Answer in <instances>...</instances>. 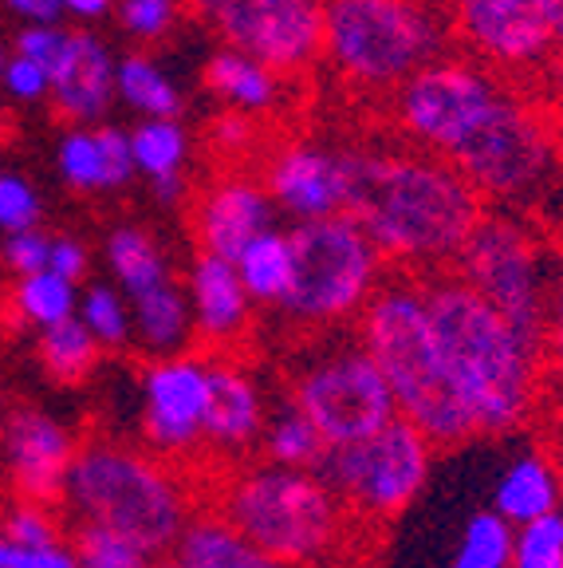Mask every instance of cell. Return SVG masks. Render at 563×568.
Wrapping results in <instances>:
<instances>
[{
    "mask_svg": "<svg viewBox=\"0 0 563 568\" xmlns=\"http://www.w3.org/2000/svg\"><path fill=\"white\" fill-rule=\"evenodd\" d=\"M347 217L379 248L387 268L410 276L449 273L489 202L430 151L395 139L344 146Z\"/></svg>",
    "mask_w": 563,
    "mask_h": 568,
    "instance_id": "1",
    "label": "cell"
},
{
    "mask_svg": "<svg viewBox=\"0 0 563 568\" xmlns=\"http://www.w3.org/2000/svg\"><path fill=\"white\" fill-rule=\"evenodd\" d=\"M449 383L473 438H504L529 426L544 383V355L484 304L458 273L422 276Z\"/></svg>",
    "mask_w": 563,
    "mask_h": 568,
    "instance_id": "2",
    "label": "cell"
},
{
    "mask_svg": "<svg viewBox=\"0 0 563 568\" xmlns=\"http://www.w3.org/2000/svg\"><path fill=\"white\" fill-rule=\"evenodd\" d=\"M197 509L202 501L182 466L123 438H83L60 501L68 525L111 529L154 560L174 552Z\"/></svg>",
    "mask_w": 563,
    "mask_h": 568,
    "instance_id": "3",
    "label": "cell"
},
{
    "mask_svg": "<svg viewBox=\"0 0 563 568\" xmlns=\"http://www.w3.org/2000/svg\"><path fill=\"white\" fill-rule=\"evenodd\" d=\"M327 48L335 88L362 119L387 123L395 91L414 71L441 60L446 36H453V12L438 0H331L324 9Z\"/></svg>",
    "mask_w": 563,
    "mask_h": 568,
    "instance_id": "4",
    "label": "cell"
},
{
    "mask_svg": "<svg viewBox=\"0 0 563 568\" xmlns=\"http://www.w3.org/2000/svg\"><path fill=\"white\" fill-rule=\"evenodd\" d=\"M209 501L256 549L288 568L335 565L355 529V517L319 474L284 470L265 458L221 470Z\"/></svg>",
    "mask_w": 563,
    "mask_h": 568,
    "instance_id": "5",
    "label": "cell"
},
{
    "mask_svg": "<svg viewBox=\"0 0 563 568\" xmlns=\"http://www.w3.org/2000/svg\"><path fill=\"white\" fill-rule=\"evenodd\" d=\"M355 339L387 379L398 418L414 423L438 450L473 438V426L453 395L446 359H441L422 276L387 273L355 324Z\"/></svg>",
    "mask_w": 563,
    "mask_h": 568,
    "instance_id": "6",
    "label": "cell"
},
{
    "mask_svg": "<svg viewBox=\"0 0 563 568\" xmlns=\"http://www.w3.org/2000/svg\"><path fill=\"white\" fill-rule=\"evenodd\" d=\"M288 245L291 284L276 308L284 324L299 336H331L344 324H359L362 308L390 273L367 233L339 213L296 225Z\"/></svg>",
    "mask_w": 563,
    "mask_h": 568,
    "instance_id": "7",
    "label": "cell"
},
{
    "mask_svg": "<svg viewBox=\"0 0 563 568\" xmlns=\"http://www.w3.org/2000/svg\"><path fill=\"white\" fill-rule=\"evenodd\" d=\"M453 44L504 95L563 115V55L536 0H453Z\"/></svg>",
    "mask_w": 563,
    "mask_h": 568,
    "instance_id": "8",
    "label": "cell"
},
{
    "mask_svg": "<svg viewBox=\"0 0 563 568\" xmlns=\"http://www.w3.org/2000/svg\"><path fill=\"white\" fill-rule=\"evenodd\" d=\"M284 399L311 418L327 450L370 438L398 418L395 395L355 336L311 344L291 359L284 375Z\"/></svg>",
    "mask_w": 563,
    "mask_h": 568,
    "instance_id": "9",
    "label": "cell"
},
{
    "mask_svg": "<svg viewBox=\"0 0 563 568\" xmlns=\"http://www.w3.org/2000/svg\"><path fill=\"white\" fill-rule=\"evenodd\" d=\"M560 268L563 261L540 241V233L529 222L489 210L449 273H458L532 347H540L544 344L547 296H552ZM540 355H544V347H540Z\"/></svg>",
    "mask_w": 563,
    "mask_h": 568,
    "instance_id": "10",
    "label": "cell"
},
{
    "mask_svg": "<svg viewBox=\"0 0 563 568\" xmlns=\"http://www.w3.org/2000/svg\"><path fill=\"white\" fill-rule=\"evenodd\" d=\"M560 131L563 115L501 91L446 162L484 202H529L555 170Z\"/></svg>",
    "mask_w": 563,
    "mask_h": 568,
    "instance_id": "11",
    "label": "cell"
},
{
    "mask_svg": "<svg viewBox=\"0 0 563 568\" xmlns=\"http://www.w3.org/2000/svg\"><path fill=\"white\" fill-rule=\"evenodd\" d=\"M433 454L438 446L414 423L395 418L370 438L327 450L316 474L331 486L355 521L382 525L422 497L433 474Z\"/></svg>",
    "mask_w": 563,
    "mask_h": 568,
    "instance_id": "12",
    "label": "cell"
},
{
    "mask_svg": "<svg viewBox=\"0 0 563 568\" xmlns=\"http://www.w3.org/2000/svg\"><path fill=\"white\" fill-rule=\"evenodd\" d=\"M194 12L229 40L233 52L268 68L276 80L316 88L327 48L319 0H194Z\"/></svg>",
    "mask_w": 563,
    "mask_h": 568,
    "instance_id": "13",
    "label": "cell"
},
{
    "mask_svg": "<svg viewBox=\"0 0 563 568\" xmlns=\"http://www.w3.org/2000/svg\"><path fill=\"white\" fill-rule=\"evenodd\" d=\"M497 95L501 88L484 71H477L461 55H441L395 91L382 131L418 151L449 159L484 119V111L497 103Z\"/></svg>",
    "mask_w": 563,
    "mask_h": 568,
    "instance_id": "14",
    "label": "cell"
},
{
    "mask_svg": "<svg viewBox=\"0 0 563 568\" xmlns=\"http://www.w3.org/2000/svg\"><path fill=\"white\" fill-rule=\"evenodd\" d=\"M213 399L209 355L146 359L139 372V446L170 466L205 462V418Z\"/></svg>",
    "mask_w": 563,
    "mask_h": 568,
    "instance_id": "15",
    "label": "cell"
},
{
    "mask_svg": "<svg viewBox=\"0 0 563 568\" xmlns=\"http://www.w3.org/2000/svg\"><path fill=\"white\" fill-rule=\"evenodd\" d=\"M80 446V430L68 418L32 403H17L0 430V489L9 494V501L60 509Z\"/></svg>",
    "mask_w": 563,
    "mask_h": 568,
    "instance_id": "16",
    "label": "cell"
},
{
    "mask_svg": "<svg viewBox=\"0 0 563 568\" xmlns=\"http://www.w3.org/2000/svg\"><path fill=\"white\" fill-rule=\"evenodd\" d=\"M213 372V399L205 418V462L229 470L240 462H253L260 454L273 399L256 372L237 355H217L209 359Z\"/></svg>",
    "mask_w": 563,
    "mask_h": 568,
    "instance_id": "17",
    "label": "cell"
},
{
    "mask_svg": "<svg viewBox=\"0 0 563 568\" xmlns=\"http://www.w3.org/2000/svg\"><path fill=\"white\" fill-rule=\"evenodd\" d=\"M190 233L197 253L237 261L260 233L273 230V197L256 178L213 174L205 186H190Z\"/></svg>",
    "mask_w": 563,
    "mask_h": 568,
    "instance_id": "18",
    "label": "cell"
},
{
    "mask_svg": "<svg viewBox=\"0 0 563 568\" xmlns=\"http://www.w3.org/2000/svg\"><path fill=\"white\" fill-rule=\"evenodd\" d=\"M185 301L194 316V352L217 359L233 355L253 336V301L233 261L197 253L185 276Z\"/></svg>",
    "mask_w": 563,
    "mask_h": 568,
    "instance_id": "19",
    "label": "cell"
},
{
    "mask_svg": "<svg viewBox=\"0 0 563 568\" xmlns=\"http://www.w3.org/2000/svg\"><path fill=\"white\" fill-rule=\"evenodd\" d=\"M265 190L284 213L304 222H324L347 213V170L344 159L316 142L291 139L265 170Z\"/></svg>",
    "mask_w": 563,
    "mask_h": 568,
    "instance_id": "20",
    "label": "cell"
},
{
    "mask_svg": "<svg viewBox=\"0 0 563 568\" xmlns=\"http://www.w3.org/2000/svg\"><path fill=\"white\" fill-rule=\"evenodd\" d=\"M489 509L504 517L512 529L563 514V462L544 446H529V450L512 454L493 481Z\"/></svg>",
    "mask_w": 563,
    "mask_h": 568,
    "instance_id": "21",
    "label": "cell"
},
{
    "mask_svg": "<svg viewBox=\"0 0 563 568\" xmlns=\"http://www.w3.org/2000/svg\"><path fill=\"white\" fill-rule=\"evenodd\" d=\"M111 88H115V71H111L106 48L99 44L95 36H63V52L52 68L55 115L68 119V123H88V119L106 111Z\"/></svg>",
    "mask_w": 563,
    "mask_h": 568,
    "instance_id": "22",
    "label": "cell"
},
{
    "mask_svg": "<svg viewBox=\"0 0 563 568\" xmlns=\"http://www.w3.org/2000/svg\"><path fill=\"white\" fill-rule=\"evenodd\" d=\"M170 557L182 568H288L256 549L245 532H237L209 506L197 509L194 521L185 525Z\"/></svg>",
    "mask_w": 563,
    "mask_h": 568,
    "instance_id": "23",
    "label": "cell"
},
{
    "mask_svg": "<svg viewBox=\"0 0 563 568\" xmlns=\"http://www.w3.org/2000/svg\"><path fill=\"white\" fill-rule=\"evenodd\" d=\"M131 324L134 347H142L150 359H170V355L194 352V316H190V301H185L177 284H162L154 293L134 296Z\"/></svg>",
    "mask_w": 563,
    "mask_h": 568,
    "instance_id": "24",
    "label": "cell"
},
{
    "mask_svg": "<svg viewBox=\"0 0 563 568\" xmlns=\"http://www.w3.org/2000/svg\"><path fill=\"white\" fill-rule=\"evenodd\" d=\"M80 312V288L68 284L55 273H35L12 281V288L0 301V316L12 332H48L63 320H71Z\"/></svg>",
    "mask_w": 563,
    "mask_h": 568,
    "instance_id": "25",
    "label": "cell"
},
{
    "mask_svg": "<svg viewBox=\"0 0 563 568\" xmlns=\"http://www.w3.org/2000/svg\"><path fill=\"white\" fill-rule=\"evenodd\" d=\"M205 88L213 95L229 99L237 111H253V115H273L276 106H280V91L288 88L284 80H276L273 71L260 68L256 60L240 52H217L202 71Z\"/></svg>",
    "mask_w": 563,
    "mask_h": 568,
    "instance_id": "26",
    "label": "cell"
},
{
    "mask_svg": "<svg viewBox=\"0 0 563 568\" xmlns=\"http://www.w3.org/2000/svg\"><path fill=\"white\" fill-rule=\"evenodd\" d=\"M327 454V443L319 438V430L311 426V418L304 410H296L288 399L273 403L268 415L265 438H260V458L284 466V470H319V462Z\"/></svg>",
    "mask_w": 563,
    "mask_h": 568,
    "instance_id": "27",
    "label": "cell"
},
{
    "mask_svg": "<svg viewBox=\"0 0 563 568\" xmlns=\"http://www.w3.org/2000/svg\"><path fill=\"white\" fill-rule=\"evenodd\" d=\"M106 265L115 273L119 288L126 296H146L162 284H174L170 281V265L162 257V248L154 245V237L134 225H119L111 237H106Z\"/></svg>",
    "mask_w": 563,
    "mask_h": 568,
    "instance_id": "28",
    "label": "cell"
},
{
    "mask_svg": "<svg viewBox=\"0 0 563 568\" xmlns=\"http://www.w3.org/2000/svg\"><path fill=\"white\" fill-rule=\"evenodd\" d=\"M35 359H40V367H44L52 383L75 387V383L91 379L95 367L103 364V347L83 328L80 316H71L35 336Z\"/></svg>",
    "mask_w": 563,
    "mask_h": 568,
    "instance_id": "29",
    "label": "cell"
},
{
    "mask_svg": "<svg viewBox=\"0 0 563 568\" xmlns=\"http://www.w3.org/2000/svg\"><path fill=\"white\" fill-rule=\"evenodd\" d=\"M233 265H237V276L245 284L248 301L265 304V308H280V301L288 296V284H291L288 233H276V230L260 233Z\"/></svg>",
    "mask_w": 563,
    "mask_h": 568,
    "instance_id": "30",
    "label": "cell"
},
{
    "mask_svg": "<svg viewBox=\"0 0 563 568\" xmlns=\"http://www.w3.org/2000/svg\"><path fill=\"white\" fill-rule=\"evenodd\" d=\"M512 529L493 509H477L465 517L458 532V545L449 552V568H512Z\"/></svg>",
    "mask_w": 563,
    "mask_h": 568,
    "instance_id": "31",
    "label": "cell"
},
{
    "mask_svg": "<svg viewBox=\"0 0 563 568\" xmlns=\"http://www.w3.org/2000/svg\"><path fill=\"white\" fill-rule=\"evenodd\" d=\"M80 324L95 336L103 352H123L134 344V324H131V304L123 301L119 288L111 284H91L80 293Z\"/></svg>",
    "mask_w": 563,
    "mask_h": 568,
    "instance_id": "32",
    "label": "cell"
},
{
    "mask_svg": "<svg viewBox=\"0 0 563 568\" xmlns=\"http://www.w3.org/2000/svg\"><path fill=\"white\" fill-rule=\"evenodd\" d=\"M68 541L80 568H150L154 557L134 541L99 525H68Z\"/></svg>",
    "mask_w": 563,
    "mask_h": 568,
    "instance_id": "33",
    "label": "cell"
},
{
    "mask_svg": "<svg viewBox=\"0 0 563 568\" xmlns=\"http://www.w3.org/2000/svg\"><path fill=\"white\" fill-rule=\"evenodd\" d=\"M115 83L139 111L150 119H174L177 115V91L146 55H126L123 68L115 71Z\"/></svg>",
    "mask_w": 563,
    "mask_h": 568,
    "instance_id": "34",
    "label": "cell"
},
{
    "mask_svg": "<svg viewBox=\"0 0 563 568\" xmlns=\"http://www.w3.org/2000/svg\"><path fill=\"white\" fill-rule=\"evenodd\" d=\"M131 154H134V166L146 170L154 182L182 174V162H185L182 126L170 123V119H150V123H142L131 134Z\"/></svg>",
    "mask_w": 563,
    "mask_h": 568,
    "instance_id": "35",
    "label": "cell"
},
{
    "mask_svg": "<svg viewBox=\"0 0 563 568\" xmlns=\"http://www.w3.org/2000/svg\"><path fill=\"white\" fill-rule=\"evenodd\" d=\"M0 532L17 545H55L68 541V521L55 506L9 501V506H0Z\"/></svg>",
    "mask_w": 563,
    "mask_h": 568,
    "instance_id": "36",
    "label": "cell"
},
{
    "mask_svg": "<svg viewBox=\"0 0 563 568\" xmlns=\"http://www.w3.org/2000/svg\"><path fill=\"white\" fill-rule=\"evenodd\" d=\"M512 568H563V514L520 525L512 541Z\"/></svg>",
    "mask_w": 563,
    "mask_h": 568,
    "instance_id": "37",
    "label": "cell"
},
{
    "mask_svg": "<svg viewBox=\"0 0 563 568\" xmlns=\"http://www.w3.org/2000/svg\"><path fill=\"white\" fill-rule=\"evenodd\" d=\"M60 170L75 190H103V159H99L95 134H68L60 146Z\"/></svg>",
    "mask_w": 563,
    "mask_h": 568,
    "instance_id": "38",
    "label": "cell"
},
{
    "mask_svg": "<svg viewBox=\"0 0 563 568\" xmlns=\"http://www.w3.org/2000/svg\"><path fill=\"white\" fill-rule=\"evenodd\" d=\"M35 222H40V197L32 194V186L17 174H0V230L12 237L35 230Z\"/></svg>",
    "mask_w": 563,
    "mask_h": 568,
    "instance_id": "39",
    "label": "cell"
},
{
    "mask_svg": "<svg viewBox=\"0 0 563 568\" xmlns=\"http://www.w3.org/2000/svg\"><path fill=\"white\" fill-rule=\"evenodd\" d=\"M0 568H80L71 541L55 545H17L0 532Z\"/></svg>",
    "mask_w": 563,
    "mask_h": 568,
    "instance_id": "40",
    "label": "cell"
},
{
    "mask_svg": "<svg viewBox=\"0 0 563 568\" xmlns=\"http://www.w3.org/2000/svg\"><path fill=\"white\" fill-rule=\"evenodd\" d=\"M48 248H52V237H44L40 230H24V233H12L4 237L0 245V257L9 265V273L17 276H35L48 268Z\"/></svg>",
    "mask_w": 563,
    "mask_h": 568,
    "instance_id": "41",
    "label": "cell"
},
{
    "mask_svg": "<svg viewBox=\"0 0 563 568\" xmlns=\"http://www.w3.org/2000/svg\"><path fill=\"white\" fill-rule=\"evenodd\" d=\"M95 146H99V159H103V190H115V186H123V182H131V174H134L131 139L119 134L115 126H99Z\"/></svg>",
    "mask_w": 563,
    "mask_h": 568,
    "instance_id": "42",
    "label": "cell"
},
{
    "mask_svg": "<svg viewBox=\"0 0 563 568\" xmlns=\"http://www.w3.org/2000/svg\"><path fill=\"white\" fill-rule=\"evenodd\" d=\"M544 375H555V383L563 387V268L555 273L552 296H547L544 312Z\"/></svg>",
    "mask_w": 563,
    "mask_h": 568,
    "instance_id": "43",
    "label": "cell"
},
{
    "mask_svg": "<svg viewBox=\"0 0 563 568\" xmlns=\"http://www.w3.org/2000/svg\"><path fill=\"white\" fill-rule=\"evenodd\" d=\"M174 20V4L170 0H123V24L139 36H162Z\"/></svg>",
    "mask_w": 563,
    "mask_h": 568,
    "instance_id": "44",
    "label": "cell"
},
{
    "mask_svg": "<svg viewBox=\"0 0 563 568\" xmlns=\"http://www.w3.org/2000/svg\"><path fill=\"white\" fill-rule=\"evenodd\" d=\"M91 257H88V245L75 237H52V248H48V273L63 276L68 284L80 288V281L88 276Z\"/></svg>",
    "mask_w": 563,
    "mask_h": 568,
    "instance_id": "45",
    "label": "cell"
},
{
    "mask_svg": "<svg viewBox=\"0 0 563 568\" xmlns=\"http://www.w3.org/2000/svg\"><path fill=\"white\" fill-rule=\"evenodd\" d=\"M4 88L12 91L17 99H40L48 88H52V75H48L40 63L24 60V55H17V60H9V68H4Z\"/></svg>",
    "mask_w": 563,
    "mask_h": 568,
    "instance_id": "46",
    "label": "cell"
},
{
    "mask_svg": "<svg viewBox=\"0 0 563 568\" xmlns=\"http://www.w3.org/2000/svg\"><path fill=\"white\" fill-rule=\"evenodd\" d=\"M17 48H20V55H24V60L40 63V68L52 75L55 60H60V52H63V36L52 32V28H24V32H20V40H17Z\"/></svg>",
    "mask_w": 563,
    "mask_h": 568,
    "instance_id": "47",
    "label": "cell"
},
{
    "mask_svg": "<svg viewBox=\"0 0 563 568\" xmlns=\"http://www.w3.org/2000/svg\"><path fill=\"white\" fill-rule=\"evenodd\" d=\"M9 4L17 12H24L28 20H44V24H52L60 17V0H9Z\"/></svg>",
    "mask_w": 563,
    "mask_h": 568,
    "instance_id": "48",
    "label": "cell"
},
{
    "mask_svg": "<svg viewBox=\"0 0 563 568\" xmlns=\"http://www.w3.org/2000/svg\"><path fill=\"white\" fill-rule=\"evenodd\" d=\"M536 4H540V12H544L547 28H552L555 48H560V55H563V0H536Z\"/></svg>",
    "mask_w": 563,
    "mask_h": 568,
    "instance_id": "49",
    "label": "cell"
},
{
    "mask_svg": "<svg viewBox=\"0 0 563 568\" xmlns=\"http://www.w3.org/2000/svg\"><path fill=\"white\" fill-rule=\"evenodd\" d=\"M60 4H68V9L80 12V17H99V12L111 9V0H60Z\"/></svg>",
    "mask_w": 563,
    "mask_h": 568,
    "instance_id": "50",
    "label": "cell"
},
{
    "mask_svg": "<svg viewBox=\"0 0 563 568\" xmlns=\"http://www.w3.org/2000/svg\"><path fill=\"white\" fill-rule=\"evenodd\" d=\"M9 395H4V383H0V430H4V418H9Z\"/></svg>",
    "mask_w": 563,
    "mask_h": 568,
    "instance_id": "51",
    "label": "cell"
},
{
    "mask_svg": "<svg viewBox=\"0 0 563 568\" xmlns=\"http://www.w3.org/2000/svg\"><path fill=\"white\" fill-rule=\"evenodd\" d=\"M150 568H182V565H177L174 557H162V560H154V565H150Z\"/></svg>",
    "mask_w": 563,
    "mask_h": 568,
    "instance_id": "52",
    "label": "cell"
},
{
    "mask_svg": "<svg viewBox=\"0 0 563 568\" xmlns=\"http://www.w3.org/2000/svg\"><path fill=\"white\" fill-rule=\"evenodd\" d=\"M12 123V115H9V111H4V106H0V131H4V126H9Z\"/></svg>",
    "mask_w": 563,
    "mask_h": 568,
    "instance_id": "53",
    "label": "cell"
},
{
    "mask_svg": "<svg viewBox=\"0 0 563 568\" xmlns=\"http://www.w3.org/2000/svg\"><path fill=\"white\" fill-rule=\"evenodd\" d=\"M4 68H9V60H4V48H0V75H4Z\"/></svg>",
    "mask_w": 563,
    "mask_h": 568,
    "instance_id": "54",
    "label": "cell"
}]
</instances>
